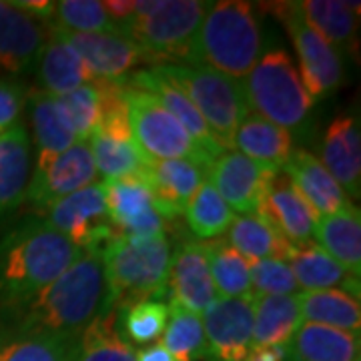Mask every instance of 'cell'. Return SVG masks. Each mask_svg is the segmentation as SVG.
Listing matches in <instances>:
<instances>
[{
  "label": "cell",
  "instance_id": "obj_1",
  "mask_svg": "<svg viewBox=\"0 0 361 361\" xmlns=\"http://www.w3.org/2000/svg\"><path fill=\"white\" fill-rule=\"evenodd\" d=\"M103 249H85L51 285L14 311L18 334L78 337L103 307Z\"/></svg>",
  "mask_w": 361,
  "mask_h": 361
},
{
  "label": "cell",
  "instance_id": "obj_2",
  "mask_svg": "<svg viewBox=\"0 0 361 361\" xmlns=\"http://www.w3.org/2000/svg\"><path fill=\"white\" fill-rule=\"evenodd\" d=\"M80 249L44 219L26 221L0 239V310L14 311L51 285Z\"/></svg>",
  "mask_w": 361,
  "mask_h": 361
},
{
  "label": "cell",
  "instance_id": "obj_3",
  "mask_svg": "<svg viewBox=\"0 0 361 361\" xmlns=\"http://www.w3.org/2000/svg\"><path fill=\"white\" fill-rule=\"evenodd\" d=\"M261 25L251 2H211L199 26L189 65H205L241 82L261 59Z\"/></svg>",
  "mask_w": 361,
  "mask_h": 361
},
{
  "label": "cell",
  "instance_id": "obj_4",
  "mask_svg": "<svg viewBox=\"0 0 361 361\" xmlns=\"http://www.w3.org/2000/svg\"><path fill=\"white\" fill-rule=\"evenodd\" d=\"M104 299L101 313L121 311L169 291L171 243L167 237L127 239L113 235L103 247Z\"/></svg>",
  "mask_w": 361,
  "mask_h": 361
},
{
  "label": "cell",
  "instance_id": "obj_5",
  "mask_svg": "<svg viewBox=\"0 0 361 361\" xmlns=\"http://www.w3.org/2000/svg\"><path fill=\"white\" fill-rule=\"evenodd\" d=\"M211 2L205 0H141L135 2V14L125 26L153 63L189 65L193 44Z\"/></svg>",
  "mask_w": 361,
  "mask_h": 361
},
{
  "label": "cell",
  "instance_id": "obj_6",
  "mask_svg": "<svg viewBox=\"0 0 361 361\" xmlns=\"http://www.w3.org/2000/svg\"><path fill=\"white\" fill-rule=\"evenodd\" d=\"M247 106L287 133L310 123L313 99L305 90L293 59L283 49H269L241 80Z\"/></svg>",
  "mask_w": 361,
  "mask_h": 361
},
{
  "label": "cell",
  "instance_id": "obj_7",
  "mask_svg": "<svg viewBox=\"0 0 361 361\" xmlns=\"http://www.w3.org/2000/svg\"><path fill=\"white\" fill-rule=\"evenodd\" d=\"M175 80L203 116L213 139L223 151H233V137L251 111L239 80L221 75L205 65H157Z\"/></svg>",
  "mask_w": 361,
  "mask_h": 361
},
{
  "label": "cell",
  "instance_id": "obj_8",
  "mask_svg": "<svg viewBox=\"0 0 361 361\" xmlns=\"http://www.w3.org/2000/svg\"><path fill=\"white\" fill-rule=\"evenodd\" d=\"M123 97L133 137L151 161L183 159L205 169L215 161L193 141L187 129L153 94L123 82Z\"/></svg>",
  "mask_w": 361,
  "mask_h": 361
},
{
  "label": "cell",
  "instance_id": "obj_9",
  "mask_svg": "<svg viewBox=\"0 0 361 361\" xmlns=\"http://www.w3.org/2000/svg\"><path fill=\"white\" fill-rule=\"evenodd\" d=\"M267 6L291 37L299 59V77L313 103L334 94L343 80V61L339 51L311 28L297 2H273Z\"/></svg>",
  "mask_w": 361,
  "mask_h": 361
},
{
  "label": "cell",
  "instance_id": "obj_10",
  "mask_svg": "<svg viewBox=\"0 0 361 361\" xmlns=\"http://www.w3.org/2000/svg\"><path fill=\"white\" fill-rule=\"evenodd\" d=\"M44 221L54 231L63 233L73 245L85 249H103L115 235L109 219L101 183L89 185L77 193L66 195L44 211Z\"/></svg>",
  "mask_w": 361,
  "mask_h": 361
},
{
  "label": "cell",
  "instance_id": "obj_11",
  "mask_svg": "<svg viewBox=\"0 0 361 361\" xmlns=\"http://www.w3.org/2000/svg\"><path fill=\"white\" fill-rule=\"evenodd\" d=\"M51 28L78 52L99 82H125L130 71L142 63H153L149 52L125 32H68Z\"/></svg>",
  "mask_w": 361,
  "mask_h": 361
},
{
  "label": "cell",
  "instance_id": "obj_12",
  "mask_svg": "<svg viewBox=\"0 0 361 361\" xmlns=\"http://www.w3.org/2000/svg\"><path fill=\"white\" fill-rule=\"evenodd\" d=\"M97 175L99 173L92 161L89 142L78 141L65 153L52 159L47 167L32 171L25 201L32 211L44 215V211L52 203L94 185Z\"/></svg>",
  "mask_w": 361,
  "mask_h": 361
},
{
  "label": "cell",
  "instance_id": "obj_13",
  "mask_svg": "<svg viewBox=\"0 0 361 361\" xmlns=\"http://www.w3.org/2000/svg\"><path fill=\"white\" fill-rule=\"evenodd\" d=\"M279 169L261 165L237 151H223L209 167V180L239 215H255L271 179Z\"/></svg>",
  "mask_w": 361,
  "mask_h": 361
},
{
  "label": "cell",
  "instance_id": "obj_14",
  "mask_svg": "<svg viewBox=\"0 0 361 361\" xmlns=\"http://www.w3.org/2000/svg\"><path fill=\"white\" fill-rule=\"evenodd\" d=\"M215 361H245L253 341V299L217 297L201 315Z\"/></svg>",
  "mask_w": 361,
  "mask_h": 361
},
{
  "label": "cell",
  "instance_id": "obj_15",
  "mask_svg": "<svg viewBox=\"0 0 361 361\" xmlns=\"http://www.w3.org/2000/svg\"><path fill=\"white\" fill-rule=\"evenodd\" d=\"M255 215H259L265 223H269L291 245H301L311 241L315 223L319 221V215L297 193L291 179L281 169L271 179Z\"/></svg>",
  "mask_w": 361,
  "mask_h": 361
},
{
  "label": "cell",
  "instance_id": "obj_16",
  "mask_svg": "<svg viewBox=\"0 0 361 361\" xmlns=\"http://www.w3.org/2000/svg\"><path fill=\"white\" fill-rule=\"evenodd\" d=\"M47 39L49 23L30 16L14 2L0 0V73H25L37 63Z\"/></svg>",
  "mask_w": 361,
  "mask_h": 361
},
{
  "label": "cell",
  "instance_id": "obj_17",
  "mask_svg": "<svg viewBox=\"0 0 361 361\" xmlns=\"http://www.w3.org/2000/svg\"><path fill=\"white\" fill-rule=\"evenodd\" d=\"M169 289L175 303L197 315H203L217 299L207 255L199 241H183L177 251L171 253Z\"/></svg>",
  "mask_w": 361,
  "mask_h": 361
},
{
  "label": "cell",
  "instance_id": "obj_18",
  "mask_svg": "<svg viewBox=\"0 0 361 361\" xmlns=\"http://www.w3.org/2000/svg\"><path fill=\"white\" fill-rule=\"evenodd\" d=\"M142 179L151 189L157 213L165 221H175L205 180V167L183 159L149 161Z\"/></svg>",
  "mask_w": 361,
  "mask_h": 361
},
{
  "label": "cell",
  "instance_id": "obj_19",
  "mask_svg": "<svg viewBox=\"0 0 361 361\" xmlns=\"http://www.w3.org/2000/svg\"><path fill=\"white\" fill-rule=\"evenodd\" d=\"M127 85L141 89L149 94H153L159 103L167 109L171 115L179 121L180 125L187 129V133L193 137V141L205 151L211 159H217L223 153L217 141L213 139L211 130L203 121V116L199 115V111L195 109V104L189 101V97L183 92L179 85L175 80L165 77L159 66H151V68H142L133 73L129 80H125Z\"/></svg>",
  "mask_w": 361,
  "mask_h": 361
},
{
  "label": "cell",
  "instance_id": "obj_20",
  "mask_svg": "<svg viewBox=\"0 0 361 361\" xmlns=\"http://www.w3.org/2000/svg\"><path fill=\"white\" fill-rule=\"evenodd\" d=\"M281 171L291 179L297 193L313 207V211L319 217L334 215L351 207V201L341 189V185L323 167L322 161L310 151L305 149L293 151Z\"/></svg>",
  "mask_w": 361,
  "mask_h": 361
},
{
  "label": "cell",
  "instance_id": "obj_21",
  "mask_svg": "<svg viewBox=\"0 0 361 361\" xmlns=\"http://www.w3.org/2000/svg\"><path fill=\"white\" fill-rule=\"evenodd\" d=\"M323 167L341 185L345 195L360 197L361 189V137L357 118L339 115L325 130L322 145Z\"/></svg>",
  "mask_w": 361,
  "mask_h": 361
},
{
  "label": "cell",
  "instance_id": "obj_22",
  "mask_svg": "<svg viewBox=\"0 0 361 361\" xmlns=\"http://www.w3.org/2000/svg\"><path fill=\"white\" fill-rule=\"evenodd\" d=\"M30 177V137L25 125L18 121L0 135V217L25 203Z\"/></svg>",
  "mask_w": 361,
  "mask_h": 361
},
{
  "label": "cell",
  "instance_id": "obj_23",
  "mask_svg": "<svg viewBox=\"0 0 361 361\" xmlns=\"http://www.w3.org/2000/svg\"><path fill=\"white\" fill-rule=\"evenodd\" d=\"M37 61H39L40 90L49 92L51 97H61L78 87L99 82L90 75L78 52L66 40L61 39L52 30L51 25H49V39Z\"/></svg>",
  "mask_w": 361,
  "mask_h": 361
},
{
  "label": "cell",
  "instance_id": "obj_24",
  "mask_svg": "<svg viewBox=\"0 0 361 361\" xmlns=\"http://www.w3.org/2000/svg\"><path fill=\"white\" fill-rule=\"evenodd\" d=\"M360 351V334L303 322L287 343V361H355Z\"/></svg>",
  "mask_w": 361,
  "mask_h": 361
},
{
  "label": "cell",
  "instance_id": "obj_25",
  "mask_svg": "<svg viewBox=\"0 0 361 361\" xmlns=\"http://www.w3.org/2000/svg\"><path fill=\"white\" fill-rule=\"evenodd\" d=\"M287 263L295 275L299 289L303 291L343 289L351 295H355L353 287L360 291V279L343 269L336 259L329 257L315 241L293 245Z\"/></svg>",
  "mask_w": 361,
  "mask_h": 361
},
{
  "label": "cell",
  "instance_id": "obj_26",
  "mask_svg": "<svg viewBox=\"0 0 361 361\" xmlns=\"http://www.w3.org/2000/svg\"><path fill=\"white\" fill-rule=\"evenodd\" d=\"M26 104H28L30 125L37 145V161L32 171H37L47 167L52 159H56L75 142H78V139L61 118L54 104V97H51L49 92L30 89L26 94Z\"/></svg>",
  "mask_w": 361,
  "mask_h": 361
},
{
  "label": "cell",
  "instance_id": "obj_27",
  "mask_svg": "<svg viewBox=\"0 0 361 361\" xmlns=\"http://www.w3.org/2000/svg\"><path fill=\"white\" fill-rule=\"evenodd\" d=\"M313 237L317 239V245L334 257L360 279L361 271V217L357 207H348L334 215H323L315 223Z\"/></svg>",
  "mask_w": 361,
  "mask_h": 361
},
{
  "label": "cell",
  "instance_id": "obj_28",
  "mask_svg": "<svg viewBox=\"0 0 361 361\" xmlns=\"http://www.w3.org/2000/svg\"><path fill=\"white\" fill-rule=\"evenodd\" d=\"M303 323L297 295L253 297V341L251 349L283 348Z\"/></svg>",
  "mask_w": 361,
  "mask_h": 361
},
{
  "label": "cell",
  "instance_id": "obj_29",
  "mask_svg": "<svg viewBox=\"0 0 361 361\" xmlns=\"http://www.w3.org/2000/svg\"><path fill=\"white\" fill-rule=\"evenodd\" d=\"M257 161L261 165L281 169L289 161L293 149V135L265 121L263 116L249 113L233 137V151Z\"/></svg>",
  "mask_w": 361,
  "mask_h": 361
},
{
  "label": "cell",
  "instance_id": "obj_30",
  "mask_svg": "<svg viewBox=\"0 0 361 361\" xmlns=\"http://www.w3.org/2000/svg\"><path fill=\"white\" fill-rule=\"evenodd\" d=\"M303 18L329 44L353 49L360 28V2L343 0H301L297 2Z\"/></svg>",
  "mask_w": 361,
  "mask_h": 361
},
{
  "label": "cell",
  "instance_id": "obj_31",
  "mask_svg": "<svg viewBox=\"0 0 361 361\" xmlns=\"http://www.w3.org/2000/svg\"><path fill=\"white\" fill-rule=\"evenodd\" d=\"M297 303L303 322L336 327L349 334H360V297L351 295L343 289L299 291Z\"/></svg>",
  "mask_w": 361,
  "mask_h": 361
},
{
  "label": "cell",
  "instance_id": "obj_32",
  "mask_svg": "<svg viewBox=\"0 0 361 361\" xmlns=\"http://www.w3.org/2000/svg\"><path fill=\"white\" fill-rule=\"evenodd\" d=\"M227 235H229L227 243L249 261H259V259L287 261L293 249L283 235H279L259 215L233 217Z\"/></svg>",
  "mask_w": 361,
  "mask_h": 361
},
{
  "label": "cell",
  "instance_id": "obj_33",
  "mask_svg": "<svg viewBox=\"0 0 361 361\" xmlns=\"http://www.w3.org/2000/svg\"><path fill=\"white\" fill-rule=\"evenodd\" d=\"M207 255L209 271L217 297L231 299H253L249 265L251 261L235 251L223 237L213 241H199Z\"/></svg>",
  "mask_w": 361,
  "mask_h": 361
},
{
  "label": "cell",
  "instance_id": "obj_34",
  "mask_svg": "<svg viewBox=\"0 0 361 361\" xmlns=\"http://www.w3.org/2000/svg\"><path fill=\"white\" fill-rule=\"evenodd\" d=\"M116 317L118 311L99 313L78 334L73 361H137L135 349L118 334Z\"/></svg>",
  "mask_w": 361,
  "mask_h": 361
},
{
  "label": "cell",
  "instance_id": "obj_35",
  "mask_svg": "<svg viewBox=\"0 0 361 361\" xmlns=\"http://www.w3.org/2000/svg\"><path fill=\"white\" fill-rule=\"evenodd\" d=\"M185 221L189 231L199 241H213L227 233L233 221V211L217 193L213 183L205 179L185 207Z\"/></svg>",
  "mask_w": 361,
  "mask_h": 361
},
{
  "label": "cell",
  "instance_id": "obj_36",
  "mask_svg": "<svg viewBox=\"0 0 361 361\" xmlns=\"http://www.w3.org/2000/svg\"><path fill=\"white\" fill-rule=\"evenodd\" d=\"M101 189H103L109 219L115 229L139 219L155 209L151 189L142 177L104 179L101 183Z\"/></svg>",
  "mask_w": 361,
  "mask_h": 361
},
{
  "label": "cell",
  "instance_id": "obj_37",
  "mask_svg": "<svg viewBox=\"0 0 361 361\" xmlns=\"http://www.w3.org/2000/svg\"><path fill=\"white\" fill-rule=\"evenodd\" d=\"M163 345L177 361H199L209 355L201 315L191 313L171 299Z\"/></svg>",
  "mask_w": 361,
  "mask_h": 361
},
{
  "label": "cell",
  "instance_id": "obj_38",
  "mask_svg": "<svg viewBox=\"0 0 361 361\" xmlns=\"http://www.w3.org/2000/svg\"><path fill=\"white\" fill-rule=\"evenodd\" d=\"M77 337L18 334L0 337V361H73Z\"/></svg>",
  "mask_w": 361,
  "mask_h": 361
},
{
  "label": "cell",
  "instance_id": "obj_39",
  "mask_svg": "<svg viewBox=\"0 0 361 361\" xmlns=\"http://www.w3.org/2000/svg\"><path fill=\"white\" fill-rule=\"evenodd\" d=\"M54 104L61 118L78 141H89L103 116V82L85 85L66 94L54 97Z\"/></svg>",
  "mask_w": 361,
  "mask_h": 361
},
{
  "label": "cell",
  "instance_id": "obj_40",
  "mask_svg": "<svg viewBox=\"0 0 361 361\" xmlns=\"http://www.w3.org/2000/svg\"><path fill=\"white\" fill-rule=\"evenodd\" d=\"M167 319V303L161 299H147L118 311L116 323H121L118 334L129 345H151L163 336Z\"/></svg>",
  "mask_w": 361,
  "mask_h": 361
},
{
  "label": "cell",
  "instance_id": "obj_41",
  "mask_svg": "<svg viewBox=\"0 0 361 361\" xmlns=\"http://www.w3.org/2000/svg\"><path fill=\"white\" fill-rule=\"evenodd\" d=\"M49 25L68 32H125L104 13L103 2L97 0L54 2V14Z\"/></svg>",
  "mask_w": 361,
  "mask_h": 361
},
{
  "label": "cell",
  "instance_id": "obj_42",
  "mask_svg": "<svg viewBox=\"0 0 361 361\" xmlns=\"http://www.w3.org/2000/svg\"><path fill=\"white\" fill-rule=\"evenodd\" d=\"M251 291L259 295H297L299 285L287 261L279 259H259L249 265Z\"/></svg>",
  "mask_w": 361,
  "mask_h": 361
},
{
  "label": "cell",
  "instance_id": "obj_43",
  "mask_svg": "<svg viewBox=\"0 0 361 361\" xmlns=\"http://www.w3.org/2000/svg\"><path fill=\"white\" fill-rule=\"evenodd\" d=\"M26 103V94L20 85L13 80H0V135L18 123Z\"/></svg>",
  "mask_w": 361,
  "mask_h": 361
},
{
  "label": "cell",
  "instance_id": "obj_44",
  "mask_svg": "<svg viewBox=\"0 0 361 361\" xmlns=\"http://www.w3.org/2000/svg\"><path fill=\"white\" fill-rule=\"evenodd\" d=\"M103 8L104 13L111 16V20H115L116 25L125 30L127 23L135 14V2H129V0H106V2H103Z\"/></svg>",
  "mask_w": 361,
  "mask_h": 361
},
{
  "label": "cell",
  "instance_id": "obj_45",
  "mask_svg": "<svg viewBox=\"0 0 361 361\" xmlns=\"http://www.w3.org/2000/svg\"><path fill=\"white\" fill-rule=\"evenodd\" d=\"M14 4L18 8H23L25 13L30 14V16L42 20V23H49L52 14H54V2H49V0H18Z\"/></svg>",
  "mask_w": 361,
  "mask_h": 361
},
{
  "label": "cell",
  "instance_id": "obj_46",
  "mask_svg": "<svg viewBox=\"0 0 361 361\" xmlns=\"http://www.w3.org/2000/svg\"><path fill=\"white\" fill-rule=\"evenodd\" d=\"M135 355H137V361H177L169 353L167 348L161 341H155L151 345H145L139 351H135Z\"/></svg>",
  "mask_w": 361,
  "mask_h": 361
},
{
  "label": "cell",
  "instance_id": "obj_47",
  "mask_svg": "<svg viewBox=\"0 0 361 361\" xmlns=\"http://www.w3.org/2000/svg\"><path fill=\"white\" fill-rule=\"evenodd\" d=\"M245 361H287V345L251 349Z\"/></svg>",
  "mask_w": 361,
  "mask_h": 361
},
{
  "label": "cell",
  "instance_id": "obj_48",
  "mask_svg": "<svg viewBox=\"0 0 361 361\" xmlns=\"http://www.w3.org/2000/svg\"><path fill=\"white\" fill-rule=\"evenodd\" d=\"M355 361H361V357H360V360H355Z\"/></svg>",
  "mask_w": 361,
  "mask_h": 361
}]
</instances>
